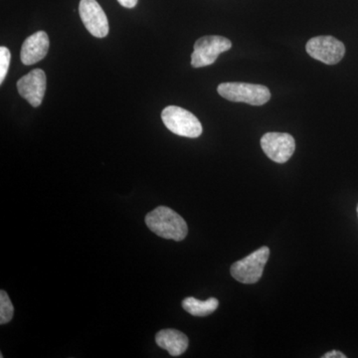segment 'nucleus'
Instances as JSON below:
<instances>
[{
  "label": "nucleus",
  "mask_w": 358,
  "mask_h": 358,
  "mask_svg": "<svg viewBox=\"0 0 358 358\" xmlns=\"http://www.w3.org/2000/svg\"><path fill=\"white\" fill-rule=\"evenodd\" d=\"M117 1H119L122 6L126 7V8H134L136 3H138V0H117Z\"/></svg>",
  "instance_id": "dca6fc26"
},
{
  "label": "nucleus",
  "mask_w": 358,
  "mask_h": 358,
  "mask_svg": "<svg viewBox=\"0 0 358 358\" xmlns=\"http://www.w3.org/2000/svg\"><path fill=\"white\" fill-rule=\"evenodd\" d=\"M268 256L270 249L267 246L261 247L260 249L233 264L230 268L231 275L242 284H255L262 278Z\"/></svg>",
  "instance_id": "20e7f679"
},
{
  "label": "nucleus",
  "mask_w": 358,
  "mask_h": 358,
  "mask_svg": "<svg viewBox=\"0 0 358 358\" xmlns=\"http://www.w3.org/2000/svg\"><path fill=\"white\" fill-rule=\"evenodd\" d=\"M357 214H358V206H357Z\"/></svg>",
  "instance_id": "f3484780"
},
{
  "label": "nucleus",
  "mask_w": 358,
  "mask_h": 358,
  "mask_svg": "<svg viewBox=\"0 0 358 358\" xmlns=\"http://www.w3.org/2000/svg\"><path fill=\"white\" fill-rule=\"evenodd\" d=\"M232 43L225 37L210 35L201 37L195 42L192 55V65L194 68L212 65L223 52L229 50Z\"/></svg>",
  "instance_id": "39448f33"
},
{
  "label": "nucleus",
  "mask_w": 358,
  "mask_h": 358,
  "mask_svg": "<svg viewBox=\"0 0 358 358\" xmlns=\"http://www.w3.org/2000/svg\"><path fill=\"white\" fill-rule=\"evenodd\" d=\"M11 54L6 47H0V84L3 83L7 72H8L9 64H10Z\"/></svg>",
  "instance_id": "4468645a"
},
{
  "label": "nucleus",
  "mask_w": 358,
  "mask_h": 358,
  "mask_svg": "<svg viewBox=\"0 0 358 358\" xmlns=\"http://www.w3.org/2000/svg\"><path fill=\"white\" fill-rule=\"evenodd\" d=\"M49 45L48 35L44 31L34 33L28 37L21 48L20 58L23 64L33 65L46 57Z\"/></svg>",
  "instance_id": "9d476101"
},
{
  "label": "nucleus",
  "mask_w": 358,
  "mask_h": 358,
  "mask_svg": "<svg viewBox=\"0 0 358 358\" xmlns=\"http://www.w3.org/2000/svg\"><path fill=\"white\" fill-rule=\"evenodd\" d=\"M14 308L8 294L2 289L0 292V324H6L13 320Z\"/></svg>",
  "instance_id": "ddd939ff"
},
{
  "label": "nucleus",
  "mask_w": 358,
  "mask_h": 358,
  "mask_svg": "<svg viewBox=\"0 0 358 358\" xmlns=\"http://www.w3.org/2000/svg\"><path fill=\"white\" fill-rule=\"evenodd\" d=\"M261 147L268 159L277 164H285L293 157L296 143L291 134L268 133L261 138Z\"/></svg>",
  "instance_id": "0eeeda50"
},
{
  "label": "nucleus",
  "mask_w": 358,
  "mask_h": 358,
  "mask_svg": "<svg viewBox=\"0 0 358 358\" xmlns=\"http://www.w3.org/2000/svg\"><path fill=\"white\" fill-rule=\"evenodd\" d=\"M218 306L219 301L215 298H210L207 301H199L189 296L182 301V308L194 317H206L211 315L212 313L215 312Z\"/></svg>",
  "instance_id": "f8f14e48"
},
{
  "label": "nucleus",
  "mask_w": 358,
  "mask_h": 358,
  "mask_svg": "<svg viewBox=\"0 0 358 358\" xmlns=\"http://www.w3.org/2000/svg\"><path fill=\"white\" fill-rule=\"evenodd\" d=\"M18 93L32 107L37 108L43 101L46 91V75L41 69H34L17 82Z\"/></svg>",
  "instance_id": "1a4fd4ad"
},
{
  "label": "nucleus",
  "mask_w": 358,
  "mask_h": 358,
  "mask_svg": "<svg viewBox=\"0 0 358 358\" xmlns=\"http://www.w3.org/2000/svg\"><path fill=\"white\" fill-rule=\"evenodd\" d=\"M155 341L160 348L166 350L171 357L183 355L188 348L187 336L176 329H162L155 336Z\"/></svg>",
  "instance_id": "9b49d317"
},
{
  "label": "nucleus",
  "mask_w": 358,
  "mask_h": 358,
  "mask_svg": "<svg viewBox=\"0 0 358 358\" xmlns=\"http://www.w3.org/2000/svg\"><path fill=\"white\" fill-rule=\"evenodd\" d=\"M145 224L157 236L182 241L187 236L188 227L185 219L173 209L159 206L145 216Z\"/></svg>",
  "instance_id": "f257e3e1"
},
{
  "label": "nucleus",
  "mask_w": 358,
  "mask_h": 358,
  "mask_svg": "<svg viewBox=\"0 0 358 358\" xmlns=\"http://www.w3.org/2000/svg\"><path fill=\"white\" fill-rule=\"evenodd\" d=\"M322 358H346V355L338 350H331V352H327L326 355H322Z\"/></svg>",
  "instance_id": "2eb2a0df"
},
{
  "label": "nucleus",
  "mask_w": 358,
  "mask_h": 358,
  "mask_svg": "<svg viewBox=\"0 0 358 358\" xmlns=\"http://www.w3.org/2000/svg\"><path fill=\"white\" fill-rule=\"evenodd\" d=\"M219 95L231 102L246 103L252 106H263L271 99L270 90L262 85L248 83H222L217 89Z\"/></svg>",
  "instance_id": "f03ea898"
},
{
  "label": "nucleus",
  "mask_w": 358,
  "mask_h": 358,
  "mask_svg": "<svg viewBox=\"0 0 358 358\" xmlns=\"http://www.w3.org/2000/svg\"><path fill=\"white\" fill-rule=\"evenodd\" d=\"M79 14L85 27L93 36L103 38L109 34V21L96 0H81Z\"/></svg>",
  "instance_id": "6e6552de"
},
{
  "label": "nucleus",
  "mask_w": 358,
  "mask_h": 358,
  "mask_svg": "<svg viewBox=\"0 0 358 358\" xmlns=\"http://www.w3.org/2000/svg\"><path fill=\"white\" fill-rule=\"evenodd\" d=\"M306 49L308 55L327 65L341 62L345 54L343 42L333 36H317L308 40Z\"/></svg>",
  "instance_id": "423d86ee"
},
{
  "label": "nucleus",
  "mask_w": 358,
  "mask_h": 358,
  "mask_svg": "<svg viewBox=\"0 0 358 358\" xmlns=\"http://www.w3.org/2000/svg\"><path fill=\"white\" fill-rule=\"evenodd\" d=\"M164 126L171 133L185 138H196L201 136L202 124L192 113L176 106H169L162 110Z\"/></svg>",
  "instance_id": "7ed1b4c3"
}]
</instances>
